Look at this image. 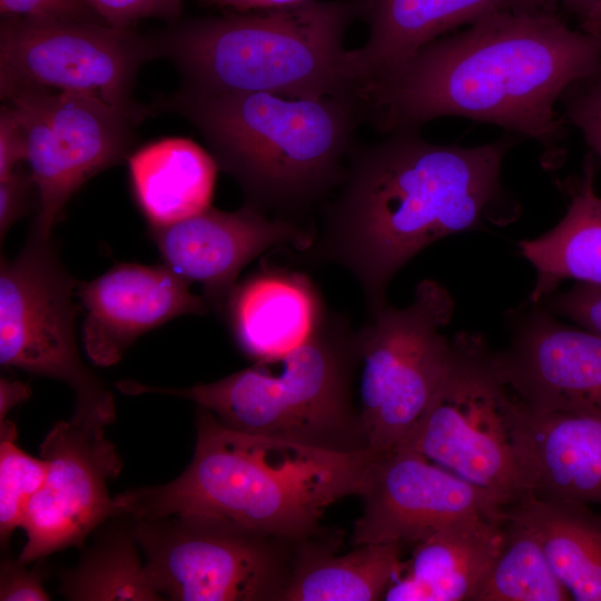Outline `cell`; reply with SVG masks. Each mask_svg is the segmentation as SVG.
Segmentation results:
<instances>
[{"label":"cell","mask_w":601,"mask_h":601,"mask_svg":"<svg viewBox=\"0 0 601 601\" xmlns=\"http://www.w3.org/2000/svg\"><path fill=\"white\" fill-rule=\"evenodd\" d=\"M519 138L505 131L463 147L433 144L408 129L355 147L304 257L347 269L375 314L386 305L392 278L422 249L449 235L515 220L520 206L504 189L501 169Z\"/></svg>","instance_id":"1"},{"label":"cell","mask_w":601,"mask_h":601,"mask_svg":"<svg viewBox=\"0 0 601 601\" xmlns=\"http://www.w3.org/2000/svg\"><path fill=\"white\" fill-rule=\"evenodd\" d=\"M601 67V41L558 10L502 11L422 47L363 88L366 119L387 135L455 116L529 138L560 158L566 124L555 106Z\"/></svg>","instance_id":"2"},{"label":"cell","mask_w":601,"mask_h":601,"mask_svg":"<svg viewBox=\"0 0 601 601\" xmlns=\"http://www.w3.org/2000/svg\"><path fill=\"white\" fill-rule=\"evenodd\" d=\"M193 459L175 480L115 496L120 515L221 519L303 543L333 503L358 495L374 453L339 452L230 430L198 406Z\"/></svg>","instance_id":"3"},{"label":"cell","mask_w":601,"mask_h":601,"mask_svg":"<svg viewBox=\"0 0 601 601\" xmlns=\"http://www.w3.org/2000/svg\"><path fill=\"white\" fill-rule=\"evenodd\" d=\"M158 110L191 124L246 205L288 220L338 186L356 128L366 119L363 95L306 98L185 87L158 101Z\"/></svg>","instance_id":"4"},{"label":"cell","mask_w":601,"mask_h":601,"mask_svg":"<svg viewBox=\"0 0 601 601\" xmlns=\"http://www.w3.org/2000/svg\"><path fill=\"white\" fill-rule=\"evenodd\" d=\"M367 0H307L292 6L186 21L152 37L181 87L203 92L289 97L362 95L345 36Z\"/></svg>","instance_id":"5"},{"label":"cell","mask_w":601,"mask_h":601,"mask_svg":"<svg viewBox=\"0 0 601 601\" xmlns=\"http://www.w3.org/2000/svg\"><path fill=\"white\" fill-rule=\"evenodd\" d=\"M279 373L262 363L211 383L158 387L119 381L128 395L162 394L194 401L224 426L318 449L368 451L353 376L358 365L356 331L327 315L314 334L278 361Z\"/></svg>","instance_id":"6"},{"label":"cell","mask_w":601,"mask_h":601,"mask_svg":"<svg viewBox=\"0 0 601 601\" xmlns=\"http://www.w3.org/2000/svg\"><path fill=\"white\" fill-rule=\"evenodd\" d=\"M453 307L440 283L424 279L410 305L386 304L356 331L358 412L368 451L400 449L427 411L451 362L452 339L441 327Z\"/></svg>","instance_id":"7"},{"label":"cell","mask_w":601,"mask_h":601,"mask_svg":"<svg viewBox=\"0 0 601 601\" xmlns=\"http://www.w3.org/2000/svg\"><path fill=\"white\" fill-rule=\"evenodd\" d=\"M514 404L484 337L461 332L452 338L450 366L433 401L400 449L418 452L508 505L522 494Z\"/></svg>","instance_id":"8"},{"label":"cell","mask_w":601,"mask_h":601,"mask_svg":"<svg viewBox=\"0 0 601 601\" xmlns=\"http://www.w3.org/2000/svg\"><path fill=\"white\" fill-rule=\"evenodd\" d=\"M136 536L155 590L174 601H280L299 544L195 514L136 520Z\"/></svg>","instance_id":"9"},{"label":"cell","mask_w":601,"mask_h":601,"mask_svg":"<svg viewBox=\"0 0 601 601\" xmlns=\"http://www.w3.org/2000/svg\"><path fill=\"white\" fill-rule=\"evenodd\" d=\"M77 280L61 262L52 235L30 228L0 266V364L60 381L75 393V411L115 420L112 393L83 363L76 342Z\"/></svg>","instance_id":"10"},{"label":"cell","mask_w":601,"mask_h":601,"mask_svg":"<svg viewBox=\"0 0 601 601\" xmlns=\"http://www.w3.org/2000/svg\"><path fill=\"white\" fill-rule=\"evenodd\" d=\"M155 57L152 37L100 20L2 17L0 93L26 90L95 95L145 119L149 109L132 99L141 65Z\"/></svg>","instance_id":"11"},{"label":"cell","mask_w":601,"mask_h":601,"mask_svg":"<svg viewBox=\"0 0 601 601\" xmlns=\"http://www.w3.org/2000/svg\"><path fill=\"white\" fill-rule=\"evenodd\" d=\"M4 101L24 127L26 162L38 188L39 206L30 228L51 235L83 184L127 160L139 120L81 92L26 90Z\"/></svg>","instance_id":"12"},{"label":"cell","mask_w":601,"mask_h":601,"mask_svg":"<svg viewBox=\"0 0 601 601\" xmlns=\"http://www.w3.org/2000/svg\"><path fill=\"white\" fill-rule=\"evenodd\" d=\"M111 422L98 413L75 411L45 436L40 456L48 474L26 512L27 542L19 556L23 562L81 546L102 523L119 515L108 493V482L122 469L116 446L105 436Z\"/></svg>","instance_id":"13"},{"label":"cell","mask_w":601,"mask_h":601,"mask_svg":"<svg viewBox=\"0 0 601 601\" xmlns=\"http://www.w3.org/2000/svg\"><path fill=\"white\" fill-rule=\"evenodd\" d=\"M358 495L363 508L352 533L354 546H413L453 523L506 506L495 494L407 449L374 453Z\"/></svg>","instance_id":"14"},{"label":"cell","mask_w":601,"mask_h":601,"mask_svg":"<svg viewBox=\"0 0 601 601\" xmlns=\"http://www.w3.org/2000/svg\"><path fill=\"white\" fill-rule=\"evenodd\" d=\"M164 265L201 285L210 309L221 313L242 269L277 246L307 248L315 236L296 221L269 217L249 205L234 211L214 207L166 226H148Z\"/></svg>","instance_id":"15"},{"label":"cell","mask_w":601,"mask_h":601,"mask_svg":"<svg viewBox=\"0 0 601 601\" xmlns=\"http://www.w3.org/2000/svg\"><path fill=\"white\" fill-rule=\"evenodd\" d=\"M495 356L508 386L526 406L601 418V336L535 307Z\"/></svg>","instance_id":"16"},{"label":"cell","mask_w":601,"mask_h":601,"mask_svg":"<svg viewBox=\"0 0 601 601\" xmlns=\"http://www.w3.org/2000/svg\"><path fill=\"white\" fill-rule=\"evenodd\" d=\"M189 282L166 265L117 264L99 277L78 283L86 309L82 341L99 366L118 363L146 332L181 315H204L210 307Z\"/></svg>","instance_id":"17"},{"label":"cell","mask_w":601,"mask_h":601,"mask_svg":"<svg viewBox=\"0 0 601 601\" xmlns=\"http://www.w3.org/2000/svg\"><path fill=\"white\" fill-rule=\"evenodd\" d=\"M512 435L522 493L601 505L600 417L535 410L515 397Z\"/></svg>","instance_id":"18"},{"label":"cell","mask_w":601,"mask_h":601,"mask_svg":"<svg viewBox=\"0 0 601 601\" xmlns=\"http://www.w3.org/2000/svg\"><path fill=\"white\" fill-rule=\"evenodd\" d=\"M558 10L548 0H367L368 36L347 52L352 77L364 88L431 41L502 11Z\"/></svg>","instance_id":"19"},{"label":"cell","mask_w":601,"mask_h":601,"mask_svg":"<svg viewBox=\"0 0 601 601\" xmlns=\"http://www.w3.org/2000/svg\"><path fill=\"white\" fill-rule=\"evenodd\" d=\"M221 314L239 349L257 363L269 364L305 343L326 309L306 274L265 268L234 286Z\"/></svg>","instance_id":"20"},{"label":"cell","mask_w":601,"mask_h":601,"mask_svg":"<svg viewBox=\"0 0 601 601\" xmlns=\"http://www.w3.org/2000/svg\"><path fill=\"white\" fill-rule=\"evenodd\" d=\"M503 539L504 512L470 516L440 530L412 546L383 600L475 601Z\"/></svg>","instance_id":"21"},{"label":"cell","mask_w":601,"mask_h":601,"mask_svg":"<svg viewBox=\"0 0 601 601\" xmlns=\"http://www.w3.org/2000/svg\"><path fill=\"white\" fill-rule=\"evenodd\" d=\"M599 160L588 152L578 176L562 183L568 196L563 218L545 234L523 240L519 248L536 270L530 295L538 305L558 285L575 283L601 286V196L595 190Z\"/></svg>","instance_id":"22"},{"label":"cell","mask_w":601,"mask_h":601,"mask_svg":"<svg viewBox=\"0 0 601 601\" xmlns=\"http://www.w3.org/2000/svg\"><path fill=\"white\" fill-rule=\"evenodd\" d=\"M134 199L148 226H166L210 207L217 164L190 139L167 137L127 158Z\"/></svg>","instance_id":"23"},{"label":"cell","mask_w":601,"mask_h":601,"mask_svg":"<svg viewBox=\"0 0 601 601\" xmlns=\"http://www.w3.org/2000/svg\"><path fill=\"white\" fill-rule=\"evenodd\" d=\"M504 515L539 540L571 600L601 601V516L588 505L546 500L524 492Z\"/></svg>","instance_id":"24"},{"label":"cell","mask_w":601,"mask_h":601,"mask_svg":"<svg viewBox=\"0 0 601 601\" xmlns=\"http://www.w3.org/2000/svg\"><path fill=\"white\" fill-rule=\"evenodd\" d=\"M333 548L317 539L298 544L280 601L383 600L403 566L398 544H362L343 555Z\"/></svg>","instance_id":"25"},{"label":"cell","mask_w":601,"mask_h":601,"mask_svg":"<svg viewBox=\"0 0 601 601\" xmlns=\"http://www.w3.org/2000/svg\"><path fill=\"white\" fill-rule=\"evenodd\" d=\"M73 569L65 571L58 592L73 601H160L136 536V520L110 518Z\"/></svg>","instance_id":"26"},{"label":"cell","mask_w":601,"mask_h":601,"mask_svg":"<svg viewBox=\"0 0 601 601\" xmlns=\"http://www.w3.org/2000/svg\"><path fill=\"white\" fill-rule=\"evenodd\" d=\"M566 600L571 597L536 536L523 524L504 515L501 549L475 601Z\"/></svg>","instance_id":"27"},{"label":"cell","mask_w":601,"mask_h":601,"mask_svg":"<svg viewBox=\"0 0 601 601\" xmlns=\"http://www.w3.org/2000/svg\"><path fill=\"white\" fill-rule=\"evenodd\" d=\"M48 474L45 459L33 457L17 444L13 422H0V538L7 544L12 532L22 528L27 509Z\"/></svg>","instance_id":"28"},{"label":"cell","mask_w":601,"mask_h":601,"mask_svg":"<svg viewBox=\"0 0 601 601\" xmlns=\"http://www.w3.org/2000/svg\"><path fill=\"white\" fill-rule=\"evenodd\" d=\"M562 117L581 132L601 162V67L572 82L561 95Z\"/></svg>","instance_id":"29"},{"label":"cell","mask_w":601,"mask_h":601,"mask_svg":"<svg viewBox=\"0 0 601 601\" xmlns=\"http://www.w3.org/2000/svg\"><path fill=\"white\" fill-rule=\"evenodd\" d=\"M544 299L551 313L601 336V286L575 283L568 290Z\"/></svg>","instance_id":"30"},{"label":"cell","mask_w":601,"mask_h":601,"mask_svg":"<svg viewBox=\"0 0 601 601\" xmlns=\"http://www.w3.org/2000/svg\"><path fill=\"white\" fill-rule=\"evenodd\" d=\"M38 206V188L29 168L20 165L8 177L0 179L1 242L17 221L31 211L37 213Z\"/></svg>","instance_id":"31"},{"label":"cell","mask_w":601,"mask_h":601,"mask_svg":"<svg viewBox=\"0 0 601 601\" xmlns=\"http://www.w3.org/2000/svg\"><path fill=\"white\" fill-rule=\"evenodd\" d=\"M104 22L129 29L138 20L161 17L176 18L183 0H83Z\"/></svg>","instance_id":"32"},{"label":"cell","mask_w":601,"mask_h":601,"mask_svg":"<svg viewBox=\"0 0 601 601\" xmlns=\"http://www.w3.org/2000/svg\"><path fill=\"white\" fill-rule=\"evenodd\" d=\"M20 558L4 559L0 566V600L1 601H47L50 600L43 582L45 569L38 562L28 569Z\"/></svg>","instance_id":"33"},{"label":"cell","mask_w":601,"mask_h":601,"mask_svg":"<svg viewBox=\"0 0 601 601\" xmlns=\"http://www.w3.org/2000/svg\"><path fill=\"white\" fill-rule=\"evenodd\" d=\"M2 17L100 20L83 0H0Z\"/></svg>","instance_id":"34"},{"label":"cell","mask_w":601,"mask_h":601,"mask_svg":"<svg viewBox=\"0 0 601 601\" xmlns=\"http://www.w3.org/2000/svg\"><path fill=\"white\" fill-rule=\"evenodd\" d=\"M27 135L14 108L7 101L0 109V179L27 159Z\"/></svg>","instance_id":"35"},{"label":"cell","mask_w":601,"mask_h":601,"mask_svg":"<svg viewBox=\"0 0 601 601\" xmlns=\"http://www.w3.org/2000/svg\"><path fill=\"white\" fill-rule=\"evenodd\" d=\"M31 391L28 385L6 377L0 380V422L7 418L8 413L19 403L28 400Z\"/></svg>","instance_id":"36"},{"label":"cell","mask_w":601,"mask_h":601,"mask_svg":"<svg viewBox=\"0 0 601 601\" xmlns=\"http://www.w3.org/2000/svg\"><path fill=\"white\" fill-rule=\"evenodd\" d=\"M210 6L229 8L237 12L266 10L296 4L307 0H204Z\"/></svg>","instance_id":"37"},{"label":"cell","mask_w":601,"mask_h":601,"mask_svg":"<svg viewBox=\"0 0 601 601\" xmlns=\"http://www.w3.org/2000/svg\"><path fill=\"white\" fill-rule=\"evenodd\" d=\"M579 20V30L601 41V0H592Z\"/></svg>","instance_id":"38"},{"label":"cell","mask_w":601,"mask_h":601,"mask_svg":"<svg viewBox=\"0 0 601 601\" xmlns=\"http://www.w3.org/2000/svg\"><path fill=\"white\" fill-rule=\"evenodd\" d=\"M551 4L561 6L568 13L581 17L592 0H548Z\"/></svg>","instance_id":"39"}]
</instances>
